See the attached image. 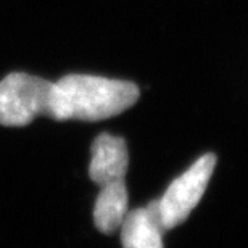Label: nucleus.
I'll use <instances>...</instances> for the list:
<instances>
[{
	"instance_id": "1",
	"label": "nucleus",
	"mask_w": 248,
	"mask_h": 248,
	"mask_svg": "<svg viewBox=\"0 0 248 248\" xmlns=\"http://www.w3.org/2000/svg\"><path fill=\"white\" fill-rule=\"evenodd\" d=\"M140 97L134 82L89 74H68L53 82L50 118L100 121L129 110Z\"/></svg>"
},
{
	"instance_id": "2",
	"label": "nucleus",
	"mask_w": 248,
	"mask_h": 248,
	"mask_svg": "<svg viewBox=\"0 0 248 248\" xmlns=\"http://www.w3.org/2000/svg\"><path fill=\"white\" fill-rule=\"evenodd\" d=\"M53 82L26 73H12L0 81V124L19 127L52 111Z\"/></svg>"
},
{
	"instance_id": "3",
	"label": "nucleus",
	"mask_w": 248,
	"mask_h": 248,
	"mask_svg": "<svg viewBox=\"0 0 248 248\" xmlns=\"http://www.w3.org/2000/svg\"><path fill=\"white\" fill-rule=\"evenodd\" d=\"M217 158L215 153L200 156L182 176L174 179L165 195L156 200L158 217L163 231H171L182 224L205 193Z\"/></svg>"
},
{
	"instance_id": "4",
	"label": "nucleus",
	"mask_w": 248,
	"mask_h": 248,
	"mask_svg": "<svg viewBox=\"0 0 248 248\" xmlns=\"http://www.w3.org/2000/svg\"><path fill=\"white\" fill-rule=\"evenodd\" d=\"M89 176L98 186L124 181L129 168V152L123 137L103 132L95 137L91 148Z\"/></svg>"
},
{
	"instance_id": "5",
	"label": "nucleus",
	"mask_w": 248,
	"mask_h": 248,
	"mask_svg": "<svg viewBox=\"0 0 248 248\" xmlns=\"http://www.w3.org/2000/svg\"><path fill=\"white\" fill-rule=\"evenodd\" d=\"M123 248H165L160 217H158L156 200L147 206L127 211L121 224Z\"/></svg>"
},
{
	"instance_id": "6",
	"label": "nucleus",
	"mask_w": 248,
	"mask_h": 248,
	"mask_svg": "<svg viewBox=\"0 0 248 248\" xmlns=\"http://www.w3.org/2000/svg\"><path fill=\"white\" fill-rule=\"evenodd\" d=\"M127 211L129 193L124 181L102 186L93 206V224L102 234L110 235L121 227Z\"/></svg>"
}]
</instances>
